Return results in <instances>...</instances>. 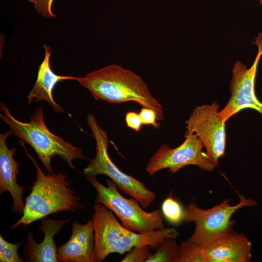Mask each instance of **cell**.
Returning <instances> with one entry per match:
<instances>
[{"label":"cell","instance_id":"cell-3","mask_svg":"<svg viewBox=\"0 0 262 262\" xmlns=\"http://www.w3.org/2000/svg\"><path fill=\"white\" fill-rule=\"evenodd\" d=\"M94 210L95 262L103 261L111 253L129 252L135 246H159L165 239L178 235L173 228L144 233L133 232L121 225L113 212L104 205L95 203Z\"/></svg>","mask_w":262,"mask_h":262},{"label":"cell","instance_id":"cell-9","mask_svg":"<svg viewBox=\"0 0 262 262\" xmlns=\"http://www.w3.org/2000/svg\"><path fill=\"white\" fill-rule=\"evenodd\" d=\"M204 147L195 133L186 132L184 141L178 147L171 148L162 145L150 158L146 170L150 175L164 169L174 174L187 165H194L202 170L213 171L215 166L203 151Z\"/></svg>","mask_w":262,"mask_h":262},{"label":"cell","instance_id":"cell-7","mask_svg":"<svg viewBox=\"0 0 262 262\" xmlns=\"http://www.w3.org/2000/svg\"><path fill=\"white\" fill-rule=\"evenodd\" d=\"M238 196L240 201L234 206L229 204V199L207 210L199 208L195 202L190 203L184 210L183 219L187 222H194L196 228L187 240L203 246L233 231L236 221L230 220L233 213L244 207L257 205L251 198L246 199L239 194Z\"/></svg>","mask_w":262,"mask_h":262},{"label":"cell","instance_id":"cell-10","mask_svg":"<svg viewBox=\"0 0 262 262\" xmlns=\"http://www.w3.org/2000/svg\"><path fill=\"white\" fill-rule=\"evenodd\" d=\"M219 105L216 102L195 108L185 121L186 132L195 133L206 148L209 160L218 166L224 156L226 145V125L219 116Z\"/></svg>","mask_w":262,"mask_h":262},{"label":"cell","instance_id":"cell-14","mask_svg":"<svg viewBox=\"0 0 262 262\" xmlns=\"http://www.w3.org/2000/svg\"><path fill=\"white\" fill-rule=\"evenodd\" d=\"M70 218L55 220L47 216L41 219L38 230L44 234L43 241L35 242L33 233L30 231L25 245L24 255L27 262H57V249L54 237L58 234Z\"/></svg>","mask_w":262,"mask_h":262},{"label":"cell","instance_id":"cell-16","mask_svg":"<svg viewBox=\"0 0 262 262\" xmlns=\"http://www.w3.org/2000/svg\"><path fill=\"white\" fill-rule=\"evenodd\" d=\"M175 238L165 239L159 245L156 253L152 254L146 262H175L179 248Z\"/></svg>","mask_w":262,"mask_h":262},{"label":"cell","instance_id":"cell-22","mask_svg":"<svg viewBox=\"0 0 262 262\" xmlns=\"http://www.w3.org/2000/svg\"><path fill=\"white\" fill-rule=\"evenodd\" d=\"M142 124L150 125L155 128L158 129L161 124L156 120H158L157 113L153 109L142 107L139 113Z\"/></svg>","mask_w":262,"mask_h":262},{"label":"cell","instance_id":"cell-15","mask_svg":"<svg viewBox=\"0 0 262 262\" xmlns=\"http://www.w3.org/2000/svg\"><path fill=\"white\" fill-rule=\"evenodd\" d=\"M45 56L39 65L36 81L32 90L27 96L28 103L33 99L37 101L45 100L49 102L56 113L65 112L64 110L54 100L52 92L55 85L59 82L66 80H73L75 77L71 75H57L51 70L50 66V57L51 51L49 47L43 45Z\"/></svg>","mask_w":262,"mask_h":262},{"label":"cell","instance_id":"cell-23","mask_svg":"<svg viewBox=\"0 0 262 262\" xmlns=\"http://www.w3.org/2000/svg\"><path fill=\"white\" fill-rule=\"evenodd\" d=\"M125 121L127 126L136 131H139L142 125L139 114L130 111L125 115Z\"/></svg>","mask_w":262,"mask_h":262},{"label":"cell","instance_id":"cell-12","mask_svg":"<svg viewBox=\"0 0 262 262\" xmlns=\"http://www.w3.org/2000/svg\"><path fill=\"white\" fill-rule=\"evenodd\" d=\"M202 247L207 262H249L251 243L243 233L234 231Z\"/></svg>","mask_w":262,"mask_h":262},{"label":"cell","instance_id":"cell-18","mask_svg":"<svg viewBox=\"0 0 262 262\" xmlns=\"http://www.w3.org/2000/svg\"><path fill=\"white\" fill-rule=\"evenodd\" d=\"M162 213L171 224L178 225L183 221L184 210L180 203L172 196V192L164 199L162 205Z\"/></svg>","mask_w":262,"mask_h":262},{"label":"cell","instance_id":"cell-1","mask_svg":"<svg viewBox=\"0 0 262 262\" xmlns=\"http://www.w3.org/2000/svg\"><path fill=\"white\" fill-rule=\"evenodd\" d=\"M74 80L88 89L96 100L111 103L134 101L142 107L154 110L158 120H163L162 105L151 94L145 82L132 71L111 65Z\"/></svg>","mask_w":262,"mask_h":262},{"label":"cell","instance_id":"cell-5","mask_svg":"<svg viewBox=\"0 0 262 262\" xmlns=\"http://www.w3.org/2000/svg\"><path fill=\"white\" fill-rule=\"evenodd\" d=\"M87 124L95 140V157L83 169L86 176L104 175L108 177L123 193L136 199L145 208L156 199V193L148 189L137 179L121 171L113 162L108 153L107 133L98 124L93 114H89Z\"/></svg>","mask_w":262,"mask_h":262},{"label":"cell","instance_id":"cell-6","mask_svg":"<svg viewBox=\"0 0 262 262\" xmlns=\"http://www.w3.org/2000/svg\"><path fill=\"white\" fill-rule=\"evenodd\" d=\"M87 179L97 192L94 202L101 204L112 211L125 228L139 233L165 228L163 214L160 210L145 212L136 199L123 197L118 191L115 183L110 179L106 180V186L101 184L96 176H87Z\"/></svg>","mask_w":262,"mask_h":262},{"label":"cell","instance_id":"cell-19","mask_svg":"<svg viewBox=\"0 0 262 262\" xmlns=\"http://www.w3.org/2000/svg\"><path fill=\"white\" fill-rule=\"evenodd\" d=\"M22 241L17 244L10 243L0 235V262H23L24 259L19 257L17 250Z\"/></svg>","mask_w":262,"mask_h":262},{"label":"cell","instance_id":"cell-2","mask_svg":"<svg viewBox=\"0 0 262 262\" xmlns=\"http://www.w3.org/2000/svg\"><path fill=\"white\" fill-rule=\"evenodd\" d=\"M26 154L35 165L36 180L32 191L26 198L23 215L11 226L12 229L19 226H27L30 224L48 215L62 211L75 212L82 210L83 206L80 198L74 195L70 184L66 180V173H48L45 175L34 158L20 143Z\"/></svg>","mask_w":262,"mask_h":262},{"label":"cell","instance_id":"cell-4","mask_svg":"<svg viewBox=\"0 0 262 262\" xmlns=\"http://www.w3.org/2000/svg\"><path fill=\"white\" fill-rule=\"evenodd\" d=\"M0 109L4 114H0V116L10 127L13 135L32 147L48 173H54L51 160L55 156L60 157L73 169H76L73 164V160H87L79 147L73 146L49 131L44 121L42 106L36 109L30 116V121L28 123L16 119L3 103H0Z\"/></svg>","mask_w":262,"mask_h":262},{"label":"cell","instance_id":"cell-13","mask_svg":"<svg viewBox=\"0 0 262 262\" xmlns=\"http://www.w3.org/2000/svg\"><path fill=\"white\" fill-rule=\"evenodd\" d=\"M12 135L11 130L0 134V194L9 192L13 200L12 212L21 214L23 213L25 205L22 195L27 188L19 186L16 182L19 163L14 158L16 148L9 149L6 142L7 137Z\"/></svg>","mask_w":262,"mask_h":262},{"label":"cell","instance_id":"cell-20","mask_svg":"<svg viewBox=\"0 0 262 262\" xmlns=\"http://www.w3.org/2000/svg\"><path fill=\"white\" fill-rule=\"evenodd\" d=\"M148 246L133 247L120 261L121 262H146L152 255Z\"/></svg>","mask_w":262,"mask_h":262},{"label":"cell","instance_id":"cell-21","mask_svg":"<svg viewBox=\"0 0 262 262\" xmlns=\"http://www.w3.org/2000/svg\"><path fill=\"white\" fill-rule=\"evenodd\" d=\"M28 2L34 4V7L38 13L44 17L56 18L52 11V5L54 0H28Z\"/></svg>","mask_w":262,"mask_h":262},{"label":"cell","instance_id":"cell-17","mask_svg":"<svg viewBox=\"0 0 262 262\" xmlns=\"http://www.w3.org/2000/svg\"><path fill=\"white\" fill-rule=\"evenodd\" d=\"M175 262H207L202 247L188 240L179 246Z\"/></svg>","mask_w":262,"mask_h":262},{"label":"cell","instance_id":"cell-11","mask_svg":"<svg viewBox=\"0 0 262 262\" xmlns=\"http://www.w3.org/2000/svg\"><path fill=\"white\" fill-rule=\"evenodd\" d=\"M94 223L90 219L85 224L74 222L69 239L57 249L61 262H95Z\"/></svg>","mask_w":262,"mask_h":262},{"label":"cell","instance_id":"cell-8","mask_svg":"<svg viewBox=\"0 0 262 262\" xmlns=\"http://www.w3.org/2000/svg\"><path fill=\"white\" fill-rule=\"evenodd\" d=\"M254 43L258 47V52L252 66L247 68L242 63L237 61L232 68L231 96L227 104L218 113L224 122L245 109H254L262 115V103L257 98L255 91L257 67L262 56V33L255 37Z\"/></svg>","mask_w":262,"mask_h":262},{"label":"cell","instance_id":"cell-24","mask_svg":"<svg viewBox=\"0 0 262 262\" xmlns=\"http://www.w3.org/2000/svg\"><path fill=\"white\" fill-rule=\"evenodd\" d=\"M260 3L262 5V0H259Z\"/></svg>","mask_w":262,"mask_h":262}]
</instances>
